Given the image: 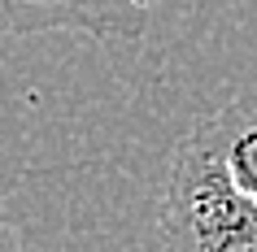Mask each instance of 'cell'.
Wrapping results in <instances>:
<instances>
[{"label": "cell", "instance_id": "1", "mask_svg": "<svg viewBox=\"0 0 257 252\" xmlns=\"http://www.w3.org/2000/svg\"><path fill=\"white\" fill-rule=\"evenodd\" d=\"M157 239L162 252H257V200L235 187L201 126L170 157Z\"/></svg>", "mask_w": 257, "mask_h": 252}, {"label": "cell", "instance_id": "2", "mask_svg": "<svg viewBox=\"0 0 257 252\" xmlns=\"http://www.w3.org/2000/svg\"><path fill=\"white\" fill-rule=\"evenodd\" d=\"M149 18L126 0H0V35L79 31L96 40H136Z\"/></svg>", "mask_w": 257, "mask_h": 252}, {"label": "cell", "instance_id": "3", "mask_svg": "<svg viewBox=\"0 0 257 252\" xmlns=\"http://www.w3.org/2000/svg\"><path fill=\"white\" fill-rule=\"evenodd\" d=\"M209 139V148L218 152V161L227 165V174L235 178L244 196L257 200V92L240 96L222 105L218 113L196 122Z\"/></svg>", "mask_w": 257, "mask_h": 252}, {"label": "cell", "instance_id": "4", "mask_svg": "<svg viewBox=\"0 0 257 252\" xmlns=\"http://www.w3.org/2000/svg\"><path fill=\"white\" fill-rule=\"evenodd\" d=\"M0 243H18V230L9 226V217L0 213Z\"/></svg>", "mask_w": 257, "mask_h": 252}, {"label": "cell", "instance_id": "5", "mask_svg": "<svg viewBox=\"0 0 257 252\" xmlns=\"http://www.w3.org/2000/svg\"><path fill=\"white\" fill-rule=\"evenodd\" d=\"M126 5H131V9H136V14H144V18L153 14V0H126Z\"/></svg>", "mask_w": 257, "mask_h": 252}, {"label": "cell", "instance_id": "6", "mask_svg": "<svg viewBox=\"0 0 257 252\" xmlns=\"http://www.w3.org/2000/svg\"><path fill=\"white\" fill-rule=\"evenodd\" d=\"M0 252H22V239L18 243H0Z\"/></svg>", "mask_w": 257, "mask_h": 252}]
</instances>
